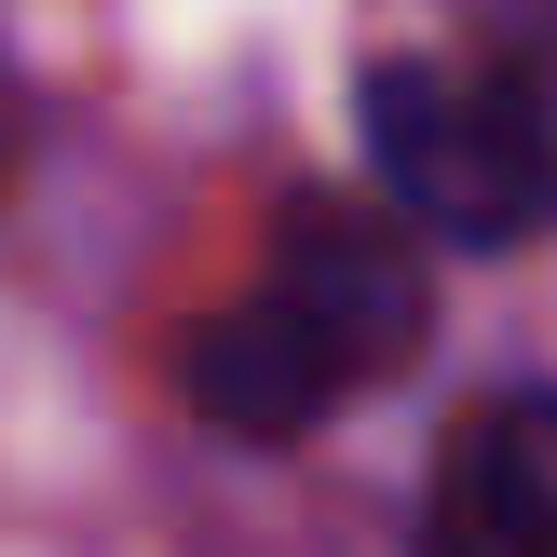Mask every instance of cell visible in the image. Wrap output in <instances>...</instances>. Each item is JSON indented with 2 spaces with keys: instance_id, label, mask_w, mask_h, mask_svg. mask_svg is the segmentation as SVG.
<instances>
[{
  "instance_id": "6da1fadb",
  "label": "cell",
  "mask_w": 557,
  "mask_h": 557,
  "mask_svg": "<svg viewBox=\"0 0 557 557\" xmlns=\"http://www.w3.org/2000/svg\"><path fill=\"white\" fill-rule=\"evenodd\" d=\"M435 326L422 245L368 205H286L232 299L190 326V408L232 435H313L368 395L381 368H408Z\"/></svg>"
},
{
  "instance_id": "7a4b0ae2",
  "label": "cell",
  "mask_w": 557,
  "mask_h": 557,
  "mask_svg": "<svg viewBox=\"0 0 557 557\" xmlns=\"http://www.w3.org/2000/svg\"><path fill=\"white\" fill-rule=\"evenodd\" d=\"M368 163L408 232L531 245L557 232V0L476 14L462 41L368 69Z\"/></svg>"
},
{
  "instance_id": "3957f363",
  "label": "cell",
  "mask_w": 557,
  "mask_h": 557,
  "mask_svg": "<svg viewBox=\"0 0 557 557\" xmlns=\"http://www.w3.org/2000/svg\"><path fill=\"white\" fill-rule=\"evenodd\" d=\"M435 557H557V395H490L435 449Z\"/></svg>"
},
{
  "instance_id": "277c9868",
  "label": "cell",
  "mask_w": 557,
  "mask_h": 557,
  "mask_svg": "<svg viewBox=\"0 0 557 557\" xmlns=\"http://www.w3.org/2000/svg\"><path fill=\"white\" fill-rule=\"evenodd\" d=\"M14 150H27V96H14V69H0V177H14Z\"/></svg>"
}]
</instances>
